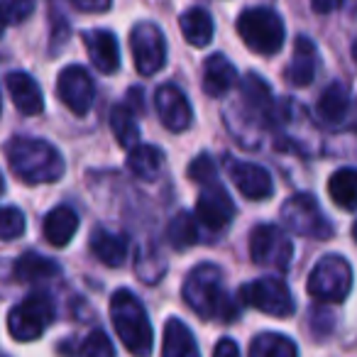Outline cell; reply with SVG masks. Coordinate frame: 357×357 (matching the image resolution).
<instances>
[{"label":"cell","instance_id":"ac0fdd59","mask_svg":"<svg viewBox=\"0 0 357 357\" xmlns=\"http://www.w3.org/2000/svg\"><path fill=\"white\" fill-rule=\"evenodd\" d=\"M316 64H318V52L308 37H298L294 45V56L291 64L287 66L284 76L291 86H308L316 76Z\"/></svg>","mask_w":357,"mask_h":357},{"label":"cell","instance_id":"7bdbcfd3","mask_svg":"<svg viewBox=\"0 0 357 357\" xmlns=\"http://www.w3.org/2000/svg\"><path fill=\"white\" fill-rule=\"evenodd\" d=\"M0 110H3V100H0Z\"/></svg>","mask_w":357,"mask_h":357},{"label":"cell","instance_id":"1f68e13d","mask_svg":"<svg viewBox=\"0 0 357 357\" xmlns=\"http://www.w3.org/2000/svg\"><path fill=\"white\" fill-rule=\"evenodd\" d=\"M25 215L15 206L0 208V240H15L25 233Z\"/></svg>","mask_w":357,"mask_h":357},{"label":"cell","instance_id":"4316f807","mask_svg":"<svg viewBox=\"0 0 357 357\" xmlns=\"http://www.w3.org/2000/svg\"><path fill=\"white\" fill-rule=\"evenodd\" d=\"M164 167V154L159 152L152 144H137L135 149H130L128 154V169L135 176L144 178V181H152L159 176Z\"/></svg>","mask_w":357,"mask_h":357},{"label":"cell","instance_id":"5b68a950","mask_svg":"<svg viewBox=\"0 0 357 357\" xmlns=\"http://www.w3.org/2000/svg\"><path fill=\"white\" fill-rule=\"evenodd\" d=\"M54 301L50 294L35 291L27 298H22L17 306L10 308L8 313V331H10L13 340L17 342H32L42 337V333L54 323Z\"/></svg>","mask_w":357,"mask_h":357},{"label":"cell","instance_id":"8992f818","mask_svg":"<svg viewBox=\"0 0 357 357\" xmlns=\"http://www.w3.org/2000/svg\"><path fill=\"white\" fill-rule=\"evenodd\" d=\"M306 289L316 301L323 303L345 301L352 289V269L347 264V259L337 257V255L323 257L313 267V272L308 274Z\"/></svg>","mask_w":357,"mask_h":357},{"label":"cell","instance_id":"ffe728a7","mask_svg":"<svg viewBox=\"0 0 357 357\" xmlns=\"http://www.w3.org/2000/svg\"><path fill=\"white\" fill-rule=\"evenodd\" d=\"M79 230V215L71 206H56L45 218V238L54 248H64Z\"/></svg>","mask_w":357,"mask_h":357},{"label":"cell","instance_id":"d6986e66","mask_svg":"<svg viewBox=\"0 0 357 357\" xmlns=\"http://www.w3.org/2000/svg\"><path fill=\"white\" fill-rule=\"evenodd\" d=\"M162 357H201L194 333L189 331L186 323L178 321V318H169L164 323Z\"/></svg>","mask_w":357,"mask_h":357},{"label":"cell","instance_id":"e575fe53","mask_svg":"<svg viewBox=\"0 0 357 357\" xmlns=\"http://www.w3.org/2000/svg\"><path fill=\"white\" fill-rule=\"evenodd\" d=\"M213 357H240V347L238 342H233L230 337H223V340L215 345Z\"/></svg>","mask_w":357,"mask_h":357},{"label":"cell","instance_id":"83f0119b","mask_svg":"<svg viewBox=\"0 0 357 357\" xmlns=\"http://www.w3.org/2000/svg\"><path fill=\"white\" fill-rule=\"evenodd\" d=\"M167 240L174 250H189L199 243V220L189 211H178L167 228Z\"/></svg>","mask_w":357,"mask_h":357},{"label":"cell","instance_id":"f546056e","mask_svg":"<svg viewBox=\"0 0 357 357\" xmlns=\"http://www.w3.org/2000/svg\"><path fill=\"white\" fill-rule=\"evenodd\" d=\"M250 357H298V350L287 335L262 333L250 345Z\"/></svg>","mask_w":357,"mask_h":357},{"label":"cell","instance_id":"3957f363","mask_svg":"<svg viewBox=\"0 0 357 357\" xmlns=\"http://www.w3.org/2000/svg\"><path fill=\"white\" fill-rule=\"evenodd\" d=\"M110 321L130 355L149 357L154 347L152 323L139 298L128 289H118L110 298Z\"/></svg>","mask_w":357,"mask_h":357},{"label":"cell","instance_id":"60d3db41","mask_svg":"<svg viewBox=\"0 0 357 357\" xmlns=\"http://www.w3.org/2000/svg\"><path fill=\"white\" fill-rule=\"evenodd\" d=\"M352 56H355V59H357V42H355V45H352Z\"/></svg>","mask_w":357,"mask_h":357},{"label":"cell","instance_id":"6da1fadb","mask_svg":"<svg viewBox=\"0 0 357 357\" xmlns=\"http://www.w3.org/2000/svg\"><path fill=\"white\" fill-rule=\"evenodd\" d=\"M184 301L206 321H223L230 323L238 316L233 296L228 294L223 282V272L215 264H199L191 269L184 282Z\"/></svg>","mask_w":357,"mask_h":357},{"label":"cell","instance_id":"74e56055","mask_svg":"<svg viewBox=\"0 0 357 357\" xmlns=\"http://www.w3.org/2000/svg\"><path fill=\"white\" fill-rule=\"evenodd\" d=\"M335 8V3H313V10H318V13H328V10H333Z\"/></svg>","mask_w":357,"mask_h":357},{"label":"cell","instance_id":"8fae6325","mask_svg":"<svg viewBox=\"0 0 357 357\" xmlns=\"http://www.w3.org/2000/svg\"><path fill=\"white\" fill-rule=\"evenodd\" d=\"M56 93L74 115H86L93 105V79L84 66L71 64L56 79Z\"/></svg>","mask_w":357,"mask_h":357},{"label":"cell","instance_id":"f1b7e54d","mask_svg":"<svg viewBox=\"0 0 357 357\" xmlns=\"http://www.w3.org/2000/svg\"><path fill=\"white\" fill-rule=\"evenodd\" d=\"M110 130H113L120 147L135 149L139 144V128L135 123V113L128 105H115L110 110Z\"/></svg>","mask_w":357,"mask_h":357},{"label":"cell","instance_id":"7c38bea8","mask_svg":"<svg viewBox=\"0 0 357 357\" xmlns=\"http://www.w3.org/2000/svg\"><path fill=\"white\" fill-rule=\"evenodd\" d=\"M233 218L235 204L223 186L215 184L201 191L199 201H196V220L201 225H206L208 230H223L233 223Z\"/></svg>","mask_w":357,"mask_h":357},{"label":"cell","instance_id":"44dd1931","mask_svg":"<svg viewBox=\"0 0 357 357\" xmlns=\"http://www.w3.org/2000/svg\"><path fill=\"white\" fill-rule=\"evenodd\" d=\"M238 84V71L223 54H213L204 64V91L213 98L228 93Z\"/></svg>","mask_w":357,"mask_h":357},{"label":"cell","instance_id":"836d02e7","mask_svg":"<svg viewBox=\"0 0 357 357\" xmlns=\"http://www.w3.org/2000/svg\"><path fill=\"white\" fill-rule=\"evenodd\" d=\"M32 10H35V6H32L30 0H25V3H22V0L20 3H0V15H3L6 25L8 22H13V25H15V22H22Z\"/></svg>","mask_w":357,"mask_h":357},{"label":"cell","instance_id":"ab89813d","mask_svg":"<svg viewBox=\"0 0 357 357\" xmlns=\"http://www.w3.org/2000/svg\"><path fill=\"white\" fill-rule=\"evenodd\" d=\"M352 238H355V243H357V220H355V225H352Z\"/></svg>","mask_w":357,"mask_h":357},{"label":"cell","instance_id":"9a60e30c","mask_svg":"<svg viewBox=\"0 0 357 357\" xmlns=\"http://www.w3.org/2000/svg\"><path fill=\"white\" fill-rule=\"evenodd\" d=\"M84 45L89 52V59L100 74H115L120 66V50L118 40L110 30H86Z\"/></svg>","mask_w":357,"mask_h":357},{"label":"cell","instance_id":"4fadbf2b","mask_svg":"<svg viewBox=\"0 0 357 357\" xmlns=\"http://www.w3.org/2000/svg\"><path fill=\"white\" fill-rule=\"evenodd\" d=\"M154 105H157L159 120L164 123V128L172 130V132H184L194 123V110H191L189 98L176 86H162L154 93Z\"/></svg>","mask_w":357,"mask_h":357},{"label":"cell","instance_id":"2e32d148","mask_svg":"<svg viewBox=\"0 0 357 357\" xmlns=\"http://www.w3.org/2000/svg\"><path fill=\"white\" fill-rule=\"evenodd\" d=\"M8 93H10L15 108L22 115H37L45 110V100H42V91L37 86V81L25 71H10L6 76Z\"/></svg>","mask_w":357,"mask_h":357},{"label":"cell","instance_id":"7402d4cb","mask_svg":"<svg viewBox=\"0 0 357 357\" xmlns=\"http://www.w3.org/2000/svg\"><path fill=\"white\" fill-rule=\"evenodd\" d=\"M243 100L250 108V113L257 115V120H269L274 115V98L269 86L262 81V76L248 74V79L243 81Z\"/></svg>","mask_w":357,"mask_h":357},{"label":"cell","instance_id":"d4e9b609","mask_svg":"<svg viewBox=\"0 0 357 357\" xmlns=\"http://www.w3.org/2000/svg\"><path fill=\"white\" fill-rule=\"evenodd\" d=\"M328 194H331L333 204L340 206L342 211H355L357 208V169L342 167L333 172L328 178Z\"/></svg>","mask_w":357,"mask_h":357},{"label":"cell","instance_id":"277c9868","mask_svg":"<svg viewBox=\"0 0 357 357\" xmlns=\"http://www.w3.org/2000/svg\"><path fill=\"white\" fill-rule=\"evenodd\" d=\"M238 32L248 50L257 54L272 56L282 50L284 45V20L272 8H248L238 17Z\"/></svg>","mask_w":357,"mask_h":357},{"label":"cell","instance_id":"b9f144b4","mask_svg":"<svg viewBox=\"0 0 357 357\" xmlns=\"http://www.w3.org/2000/svg\"><path fill=\"white\" fill-rule=\"evenodd\" d=\"M0 191H3V181H0Z\"/></svg>","mask_w":357,"mask_h":357},{"label":"cell","instance_id":"603a6c76","mask_svg":"<svg viewBox=\"0 0 357 357\" xmlns=\"http://www.w3.org/2000/svg\"><path fill=\"white\" fill-rule=\"evenodd\" d=\"M347 108H350V93H347L345 84L333 81L318 98V118L328 125H337L345 120Z\"/></svg>","mask_w":357,"mask_h":357},{"label":"cell","instance_id":"d590c367","mask_svg":"<svg viewBox=\"0 0 357 357\" xmlns=\"http://www.w3.org/2000/svg\"><path fill=\"white\" fill-rule=\"evenodd\" d=\"M74 8L81 13H105L110 10V3H86V0H74Z\"/></svg>","mask_w":357,"mask_h":357},{"label":"cell","instance_id":"484cf974","mask_svg":"<svg viewBox=\"0 0 357 357\" xmlns=\"http://www.w3.org/2000/svg\"><path fill=\"white\" fill-rule=\"evenodd\" d=\"M13 274H15L17 282H42V279L56 277V274H59V267H56V262L42 257V255L25 252L22 257L15 259Z\"/></svg>","mask_w":357,"mask_h":357},{"label":"cell","instance_id":"e0dca14e","mask_svg":"<svg viewBox=\"0 0 357 357\" xmlns=\"http://www.w3.org/2000/svg\"><path fill=\"white\" fill-rule=\"evenodd\" d=\"M89 248L91 252L96 255L98 262H103L105 267H123L125 259H128V250H130V243L125 235H118V233H110V230H93L91 233V240H89Z\"/></svg>","mask_w":357,"mask_h":357},{"label":"cell","instance_id":"9c48e42d","mask_svg":"<svg viewBox=\"0 0 357 357\" xmlns=\"http://www.w3.org/2000/svg\"><path fill=\"white\" fill-rule=\"evenodd\" d=\"M130 52H132L135 69L142 76H152L167 64V40L154 22H139L130 35Z\"/></svg>","mask_w":357,"mask_h":357},{"label":"cell","instance_id":"8d00e7d4","mask_svg":"<svg viewBox=\"0 0 357 357\" xmlns=\"http://www.w3.org/2000/svg\"><path fill=\"white\" fill-rule=\"evenodd\" d=\"M125 105H128L132 113L142 110L144 108V105H142V91H139V89H130L128 91V103H125Z\"/></svg>","mask_w":357,"mask_h":357},{"label":"cell","instance_id":"ba28073f","mask_svg":"<svg viewBox=\"0 0 357 357\" xmlns=\"http://www.w3.org/2000/svg\"><path fill=\"white\" fill-rule=\"evenodd\" d=\"M282 220L289 230L303 238H321L328 240L333 235L331 220L323 215L318 201L311 194H294L291 199L284 201L282 206Z\"/></svg>","mask_w":357,"mask_h":357},{"label":"cell","instance_id":"d6a6232c","mask_svg":"<svg viewBox=\"0 0 357 357\" xmlns=\"http://www.w3.org/2000/svg\"><path fill=\"white\" fill-rule=\"evenodd\" d=\"M79 357H115V347L103 331H93L81 345Z\"/></svg>","mask_w":357,"mask_h":357},{"label":"cell","instance_id":"30bf717a","mask_svg":"<svg viewBox=\"0 0 357 357\" xmlns=\"http://www.w3.org/2000/svg\"><path fill=\"white\" fill-rule=\"evenodd\" d=\"M250 255L255 264L272 267L277 272H284L291 262V240L277 228V225L262 223L250 233Z\"/></svg>","mask_w":357,"mask_h":357},{"label":"cell","instance_id":"5bb4252c","mask_svg":"<svg viewBox=\"0 0 357 357\" xmlns=\"http://www.w3.org/2000/svg\"><path fill=\"white\" fill-rule=\"evenodd\" d=\"M228 174L238 191L250 201H267L274 194V181L269 172L252 162H235L228 159Z\"/></svg>","mask_w":357,"mask_h":357},{"label":"cell","instance_id":"7a4b0ae2","mask_svg":"<svg viewBox=\"0 0 357 357\" xmlns=\"http://www.w3.org/2000/svg\"><path fill=\"white\" fill-rule=\"evenodd\" d=\"M8 164L25 184H52L64 174V159L54 144L37 137H13L6 144Z\"/></svg>","mask_w":357,"mask_h":357},{"label":"cell","instance_id":"ee69618b","mask_svg":"<svg viewBox=\"0 0 357 357\" xmlns=\"http://www.w3.org/2000/svg\"><path fill=\"white\" fill-rule=\"evenodd\" d=\"M0 357H6V355H0Z\"/></svg>","mask_w":357,"mask_h":357},{"label":"cell","instance_id":"52a82bcc","mask_svg":"<svg viewBox=\"0 0 357 357\" xmlns=\"http://www.w3.org/2000/svg\"><path fill=\"white\" fill-rule=\"evenodd\" d=\"M238 296H240V301L248 303V306L257 308V311L267 313V316H277V318L291 316L294 308H296L287 282L279 277L255 279V282L240 287Z\"/></svg>","mask_w":357,"mask_h":357},{"label":"cell","instance_id":"f35d334b","mask_svg":"<svg viewBox=\"0 0 357 357\" xmlns=\"http://www.w3.org/2000/svg\"><path fill=\"white\" fill-rule=\"evenodd\" d=\"M3 32H6V20H3V15H0V37H3Z\"/></svg>","mask_w":357,"mask_h":357},{"label":"cell","instance_id":"4dcf8cb0","mask_svg":"<svg viewBox=\"0 0 357 357\" xmlns=\"http://www.w3.org/2000/svg\"><path fill=\"white\" fill-rule=\"evenodd\" d=\"M186 174H189V178L194 181V184H201L204 189L218 184V169H215L213 159H211L208 154H201V157H196L194 162L189 164Z\"/></svg>","mask_w":357,"mask_h":357},{"label":"cell","instance_id":"cb8c5ba5","mask_svg":"<svg viewBox=\"0 0 357 357\" xmlns=\"http://www.w3.org/2000/svg\"><path fill=\"white\" fill-rule=\"evenodd\" d=\"M178 25H181L186 42L194 47H206L213 40V17L206 8H189L178 17Z\"/></svg>","mask_w":357,"mask_h":357}]
</instances>
